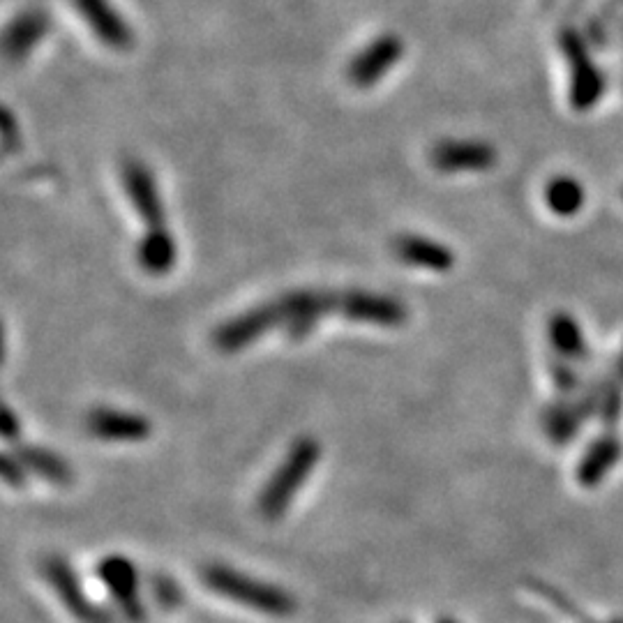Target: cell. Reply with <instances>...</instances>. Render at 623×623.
Segmentation results:
<instances>
[{
	"mask_svg": "<svg viewBox=\"0 0 623 623\" xmlns=\"http://www.w3.org/2000/svg\"><path fill=\"white\" fill-rule=\"evenodd\" d=\"M178 261V245L171 229L146 231L137 245V264L146 275L164 277Z\"/></svg>",
	"mask_w": 623,
	"mask_h": 623,
	"instance_id": "cell-15",
	"label": "cell"
},
{
	"mask_svg": "<svg viewBox=\"0 0 623 623\" xmlns=\"http://www.w3.org/2000/svg\"><path fill=\"white\" fill-rule=\"evenodd\" d=\"M21 434V420L17 418V414L10 407H5L3 411V439L5 441H14L19 439Z\"/></svg>",
	"mask_w": 623,
	"mask_h": 623,
	"instance_id": "cell-23",
	"label": "cell"
},
{
	"mask_svg": "<svg viewBox=\"0 0 623 623\" xmlns=\"http://www.w3.org/2000/svg\"><path fill=\"white\" fill-rule=\"evenodd\" d=\"M404 54V42L400 35L384 33L365 44L358 54L349 60L347 79L356 88H372L379 84L393 67L400 63Z\"/></svg>",
	"mask_w": 623,
	"mask_h": 623,
	"instance_id": "cell-8",
	"label": "cell"
},
{
	"mask_svg": "<svg viewBox=\"0 0 623 623\" xmlns=\"http://www.w3.org/2000/svg\"><path fill=\"white\" fill-rule=\"evenodd\" d=\"M393 254L402 264L448 273L455 266V252L448 245L418 234H400L393 240Z\"/></svg>",
	"mask_w": 623,
	"mask_h": 623,
	"instance_id": "cell-14",
	"label": "cell"
},
{
	"mask_svg": "<svg viewBox=\"0 0 623 623\" xmlns=\"http://www.w3.org/2000/svg\"><path fill=\"white\" fill-rule=\"evenodd\" d=\"M49 14L44 7H26L17 17L10 21L3 35V51L10 63H21L26 60L33 49L40 44L49 33Z\"/></svg>",
	"mask_w": 623,
	"mask_h": 623,
	"instance_id": "cell-13",
	"label": "cell"
},
{
	"mask_svg": "<svg viewBox=\"0 0 623 623\" xmlns=\"http://www.w3.org/2000/svg\"><path fill=\"white\" fill-rule=\"evenodd\" d=\"M17 457L24 462V467L28 469V474H35L37 478H42L44 483L56 485V487H67L72 485L74 474L70 469V464L63 460V455L54 453V450L44 448V446H17Z\"/></svg>",
	"mask_w": 623,
	"mask_h": 623,
	"instance_id": "cell-16",
	"label": "cell"
},
{
	"mask_svg": "<svg viewBox=\"0 0 623 623\" xmlns=\"http://www.w3.org/2000/svg\"><path fill=\"white\" fill-rule=\"evenodd\" d=\"M268 303L273 310L275 328H282L291 342H300L312 335L328 314H340L342 291L298 289L270 298Z\"/></svg>",
	"mask_w": 623,
	"mask_h": 623,
	"instance_id": "cell-3",
	"label": "cell"
},
{
	"mask_svg": "<svg viewBox=\"0 0 623 623\" xmlns=\"http://www.w3.org/2000/svg\"><path fill=\"white\" fill-rule=\"evenodd\" d=\"M321 460V444L314 437H298L289 446L280 467L268 478L264 490L259 494L257 510L261 520L280 522L294 504L298 492L303 490L307 478Z\"/></svg>",
	"mask_w": 623,
	"mask_h": 623,
	"instance_id": "cell-2",
	"label": "cell"
},
{
	"mask_svg": "<svg viewBox=\"0 0 623 623\" xmlns=\"http://www.w3.org/2000/svg\"><path fill=\"white\" fill-rule=\"evenodd\" d=\"M199 575L201 582L213 594L227 598L231 603L243 605L247 610L266 614V617L284 619L298 610L296 598L287 589L257 580V577L247 573H240V570L227 564H208L201 568Z\"/></svg>",
	"mask_w": 623,
	"mask_h": 623,
	"instance_id": "cell-1",
	"label": "cell"
},
{
	"mask_svg": "<svg viewBox=\"0 0 623 623\" xmlns=\"http://www.w3.org/2000/svg\"><path fill=\"white\" fill-rule=\"evenodd\" d=\"M86 432L107 444H139L153 434V423L134 411L95 407L86 414Z\"/></svg>",
	"mask_w": 623,
	"mask_h": 623,
	"instance_id": "cell-10",
	"label": "cell"
},
{
	"mask_svg": "<svg viewBox=\"0 0 623 623\" xmlns=\"http://www.w3.org/2000/svg\"><path fill=\"white\" fill-rule=\"evenodd\" d=\"M619 457H621L619 439L603 437L587 450L580 469H577V478H580V483L584 487H594L607 474H610V471L614 469V464L619 462Z\"/></svg>",
	"mask_w": 623,
	"mask_h": 623,
	"instance_id": "cell-17",
	"label": "cell"
},
{
	"mask_svg": "<svg viewBox=\"0 0 623 623\" xmlns=\"http://www.w3.org/2000/svg\"><path fill=\"white\" fill-rule=\"evenodd\" d=\"M42 573L54 589L60 603L79 623H116L114 617L86 594L84 584L74 568L63 557H49L42 564Z\"/></svg>",
	"mask_w": 623,
	"mask_h": 623,
	"instance_id": "cell-4",
	"label": "cell"
},
{
	"mask_svg": "<svg viewBox=\"0 0 623 623\" xmlns=\"http://www.w3.org/2000/svg\"><path fill=\"white\" fill-rule=\"evenodd\" d=\"M617 623H621V621H617Z\"/></svg>",
	"mask_w": 623,
	"mask_h": 623,
	"instance_id": "cell-26",
	"label": "cell"
},
{
	"mask_svg": "<svg viewBox=\"0 0 623 623\" xmlns=\"http://www.w3.org/2000/svg\"><path fill=\"white\" fill-rule=\"evenodd\" d=\"M97 577L114 598L118 612L123 614L127 623H144L146 621V607L141 600V582L137 566L125 554H107L100 564H97Z\"/></svg>",
	"mask_w": 623,
	"mask_h": 623,
	"instance_id": "cell-5",
	"label": "cell"
},
{
	"mask_svg": "<svg viewBox=\"0 0 623 623\" xmlns=\"http://www.w3.org/2000/svg\"><path fill=\"white\" fill-rule=\"evenodd\" d=\"M340 317L358 321V324L397 328L407 324L409 307L395 296L372 294V291L363 289H347L342 291Z\"/></svg>",
	"mask_w": 623,
	"mask_h": 623,
	"instance_id": "cell-9",
	"label": "cell"
},
{
	"mask_svg": "<svg viewBox=\"0 0 623 623\" xmlns=\"http://www.w3.org/2000/svg\"><path fill=\"white\" fill-rule=\"evenodd\" d=\"M621 370H623V360H621Z\"/></svg>",
	"mask_w": 623,
	"mask_h": 623,
	"instance_id": "cell-25",
	"label": "cell"
},
{
	"mask_svg": "<svg viewBox=\"0 0 623 623\" xmlns=\"http://www.w3.org/2000/svg\"><path fill=\"white\" fill-rule=\"evenodd\" d=\"M432 167L441 174H469L487 171L497 164V150L487 141L476 139H444L430 150Z\"/></svg>",
	"mask_w": 623,
	"mask_h": 623,
	"instance_id": "cell-11",
	"label": "cell"
},
{
	"mask_svg": "<svg viewBox=\"0 0 623 623\" xmlns=\"http://www.w3.org/2000/svg\"><path fill=\"white\" fill-rule=\"evenodd\" d=\"M120 183L130 199L132 208L137 210L139 220L146 224V231L169 229L167 210H164L160 187L155 183V174L141 160H125L120 167Z\"/></svg>",
	"mask_w": 623,
	"mask_h": 623,
	"instance_id": "cell-6",
	"label": "cell"
},
{
	"mask_svg": "<svg viewBox=\"0 0 623 623\" xmlns=\"http://www.w3.org/2000/svg\"><path fill=\"white\" fill-rule=\"evenodd\" d=\"M545 204L552 213L561 217L580 213V208L584 206V187L570 176L552 178L545 187Z\"/></svg>",
	"mask_w": 623,
	"mask_h": 623,
	"instance_id": "cell-18",
	"label": "cell"
},
{
	"mask_svg": "<svg viewBox=\"0 0 623 623\" xmlns=\"http://www.w3.org/2000/svg\"><path fill=\"white\" fill-rule=\"evenodd\" d=\"M437 623H457V621L450 619V617H441V619H437Z\"/></svg>",
	"mask_w": 623,
	"mask_h": 623,
	"instance_id": "cell-24",
	"label": "cell"
},
{
	"mask_svg": "<svg viewBox=\"0 0 623 623\" xmlns=\"http://www.w3.org/2000/svg\"><path fill=\"white\" fill-rule=\"evenodd\" d=\"M81 17L93 30V35L104 47L116 51H130L134 47V30L127 21L120 17L109 0H72Z\"/></svg>",
	"mask_w": 623,
	"mask_h": 623,
	"instance_id": "cell-12",
	"label": "cell"
},
{
	"mask_svg": "<svg viewBox=\"0 0 623 623\" xmlns=\"http://www.w3.org/2000/svg\"><path fill=\"white\" fill-rule=\"evenodd\" d=\"M550 342L552 347L564 354L568 358H577L587 351V344H584V335L580 330V324L570 317V314H554L550 319Z\"/></svg>",
	"mask_w": 623,
	"mask_h": 623,
	"instance_id": "cell-19",
	"label": "cell"
},
{
	"mask_svg": "<svg viewBox=\"0 0 623 623\" xmlns=\"http://www.w3.org/2000/svg\"><path fill=\"white\" fill-rule=\"evenodd\" d=\"M0 476H3L5 485L19 490V487L26 485L28 469L24 467V462L19 460L17 453H3V457H0Z\"/></svg>",
	"mask_w": 623,
	"mask_h": 623,
	"instance_id": "cell-20",
	"label": "cell"
},
{
	"mask_svg": "<svg viewBox=\"0 0 623 623\" xmlns=\"http://www.w3.org/2000/svg\"><path fill=\"white\" fill-rule=\"evenodd\" d=\"M0 139H3L5 155H10L14 148L19 146V125L14 123V116L10 109L3 111V127H0Z\"/></svg>",
	"mask_w": 623,
	"mask_h": 623,
	"instance_id": "cell-22",
	"label": "cell"
},
{
	"mask_svg": "<svg viewBox=\"0 0 623 623\" xmlns=\"http://www.w3.org/2000/svg\"><path fill=\"white\" fill-rule=\"evenodd\" d=\"M153 594L157 598V603H160V607H164V610H171V607H176L180 603V591L174 582L169 580V577H155L153 580Z\"/></svg>",
	"mask_w": 623,
	"mask_h": 623,
	"instance_id": "cell-21",
	"label": "cell"
},
{
	"mask_svg": "<svg viewBox=\"0 0 623 623\" xmlns=\"http://www.w3.org/2000/svg\"><path fill=\"white\" fill-rule=\"evenodd\" d=\"M561 49H564V56L570 67V104L577 111L594 109V104L600 100L605 88L603 74L598 72L587 47H584L573 30H566L561 35Z\"/></svg>",
	"mask_w": 623,
	"mask_h": 623,
	"instance_id": "cell-7",
	"label": "cell"
}]
</instances>
